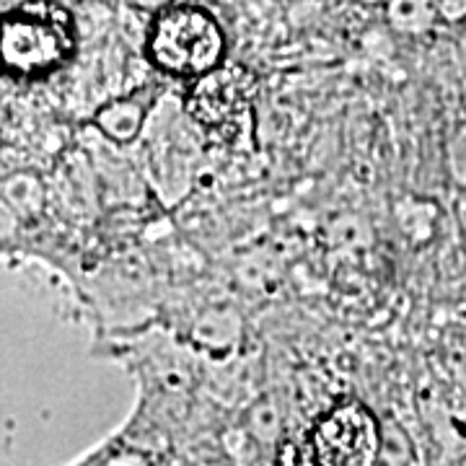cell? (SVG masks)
<instances>
[{"label": "cell", "mask_w": 466, "mask_h": 466, "mask_svg": "<svg viewBox=\"0 0 466 466\" xmlns=\"http://www.w3.org/2000/svg\"><path fill=\"white\" fill-rule=\"evenodd\" d=\"M379 451V428L366 407L348 401L332 410L311 433V453L319 464H370Z\"/></svg>", "instance_id": "cell-3"}, {"label": "cell", "mask_w": 466, "mask_h": 466, "mask_svg": "<svg viewBox=\"0 0 466 466\" xmlns=\"http://www.w3.org/2000/svg\"><path fill=\"white\" fill-rule=\"evenodd\" d=\"M223 32L202 8L177 5L161 11L150 29L153 63L171 76H205L223 57Z\"/></svg>", "instance_id": "cell-2"}, {"label": "cell", "mask_w": 466, "mask_h": 466, "mask_svg": "<svg viewBox=\"0 0 466 466\" xmlns=\"http://www.w3.org/2000/svg\"><path fill=\"white\" fill-rule=\"evenodd\" d=\"M76 52V24L63 5L29 0L0 16V70L11 78L50 76Z\"/></svg>", "instance_id": "cell-1"}]
</instances>
